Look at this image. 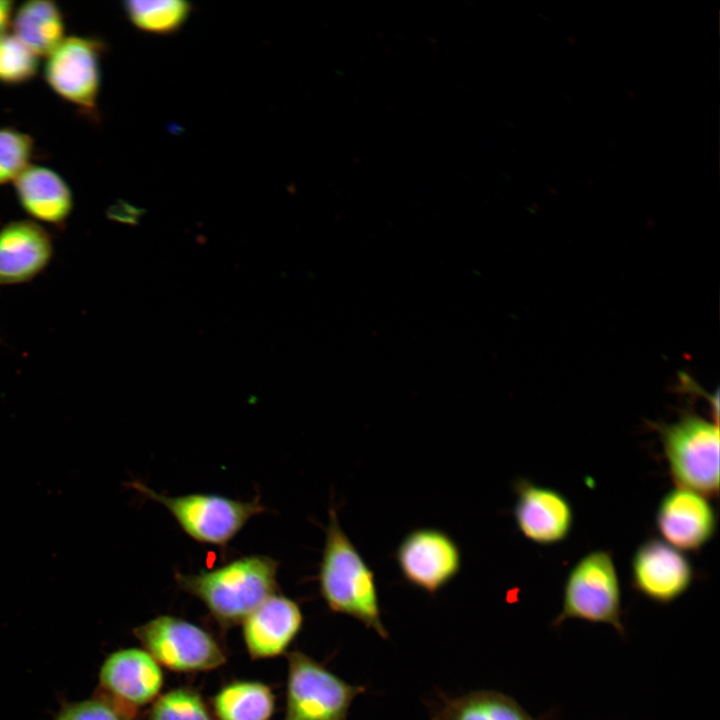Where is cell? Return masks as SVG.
<instances>
[{
  "instance_id": "6da1fadb",
  "label": "cell",
  "mask_w": 720,
  "mask_h": 720,
  "mask_svg": "<svg viewBox=\"0 0 720 720\" xmlns=\"http://www.w3.org/2000/svg\"><path fill=\"white\" fill-rule=\"evenodd\" d=\"M317 580L320 595L333 613L355 618L382 639L389 637L381 619L374 571L341 528L331 503Z\"/></svg>"
},
{
  "instance_id": "7a4b0ae2",
  "label": "cell",
  "mask_w": 720,
  "mask_h": 720,
  "mask_svg": "<svg viewBox=\"0 0 720 720\" xmlns=\"http://www.w3.org/2000/svg\"><path fill=\"white\" fill-rule=\"evenodd\" d=\"M279 562L260 554L242 556L213 569L175 574L178 587L199 599L221 628L243 620L277 593Z\"/></svg>"
},
{
  "instance_id": "3957f363",
  "label": "cell",
  "mask_w": 720,
  "mask_h": 720,
  "mask_svg": "<svg viewBox=\"0 0 720 720\" xmlns=\"http://www.w3.org/2000/svg\"><path fill=\"white\" fill-rule=\"evenodd\" d=\"M127 485L143 497L165 507L190 538L220 548H225L251 518L266 510L258 496L251 501L211 493L171 496L159 493L139 481Z\"/></svg>"
},
{
  "instance_id": "277c9868",
  "label": "cell",
  "mask_w": 720,
  "mask_h": 720,
  "mask_svg": "<svg viewBox=\"0 0 720 720\" xmlns=\"http://www.w3.org/2000/svg\"><path fill=\"white\" fill-rule=\"evenodd\" d=\"M622 616L621 586L611 554L603 550L586 554L568 573L561 612L552 627L577 619L610 625L624 637Z\"/></svg>"
},
{
  "instance_id": "5b68a950",
  "label": "cell",
  "mask_w": 720,
  "mask_h": 720,
  "mask_svg": "<svg viewBox=\"0 0 720 720\" xmlns=\"http://www.w3.org/2000/svg\"><path fill=\"white\" fill-rule=\"evenodd\" d=\"M674 482L680 488L713 496L719 490L718 423L686 413L672 424L657 425Z\"/></svg>"
},
{
  "instance_id": "8992f818",
  "label": "cell",
  "mask_w": 720,
  "mask_h": 720,
  "mask_svg": "<svg viewBox=\"0 0 720 720\" xmlns=\"http://www.w3.org/2000/svg\"><path fill=\"white\" fill-rule=\"evenodd\" d=\"M283 720H347L353 700L366 690L349 684L299 650L287 653Z\"/></svg>"
},
{
  "instance_id": "52a82bcc",
  "label": "cell",
  "mask_w": 720,
  "mask_h": 720,
  "mask_svg": "<svg viewBox=\"0 0 720 720\" xmlns=\"http://www.w3.org/2000/svg\"><path fill=\"white\" fill-rule=\"evenodd\" d=\"M134 634L160 666L174 672L211 671L227 660L224 647L210 632L176 616H157Z\"/></svg>"
},
{
  "instance_id": "ba28073f",
  "label": "cell",
  "mask_w": 720,
  "mask_h": 720,
  "mask_svg": "<svg viewBox=\"0 0 720 720\" xmlns=\"http://www.w3.org/2000/svg\"><path fill=\"white\" fill-rule=\"evenodd\" d=\"M105 43L96 37L67 36L46 57L44 79L50 89L93 120H98L101 59Z\"/></svg>"
},
{
  "instance_id": "9c48e42d",
  "label": "cell",
  "mask_w": 720,
  "mask_h": 720,
  "mask_svg": "<svg viewBox=\"0 0 720 720\" xmlns=\"http://www.w3.org/2000/svg\"><path fill=\"white\" fill-rule=\"evenodd\" d=\"M403 579L434 596L461 571L462 554L455 540L437 528H417L399 543L394 554Z\"/></svg>"
},
{
  "instance_id": "30bf717a",
  "label": "cell",
  "mask_w": 720,
  "mask_h": 720,
  "mask_svg": "<svg viewBox=\"0 0 720 720\" xmlns=\"http://www.w3.org/2000/svg\"><path fill=\"white\" fill-rule=\"evenodd\" d=\"M694 576L690 560L658 538L641 543L632 557L633 588L658 604H670L680 598L691 587Z\"/></svg>"
},
{
  "instance_id": "8fae6325",
  "label": "cell",
  "mask_w": 720,
  "mask_h": 720,
  "mask_svg": "<svg viewBox=\"0 0 720 720\" xmlns=\"http://www.w3.org/2000/svg\"><path fill=\"white\" fill-rule=\"evenodd\" d=\"M99 679L105 697L135 714L153 703L164 683L159 663L139 648L110 654L101 666Z\"/></svg>"
},
{
  "instance_id": "7c38bea8",
  "label": "cell",
  "mask_w": 720,
  "mask_h": 720,
  "mask_svg": "<svg viewBox=\"0 0 720 720\" xmlns=\"http://www.w3.org/2000/svg\"><path fill=\"white\" fill-rule=\"evenodd\" d=\"M513 487L516 494L513 516L525 538L539 545H553L567 538L574 515L563 494L526 479H518Z\"/></svg>"
},
{
  "instance_id": "4fadbf2b",
  "label": "cell",
  "mask_w": 720,
  "mask_h": 720,
  "mask_svg": "<svg viewBox=\"0 0 720 720\" xmlns=\"http://www.w3.org/2000/svg\"><path fill=\"white\" fill-rule=\"evenodd\" d=\"M656 526L671 546L698 551L714 536L717 517L705 496L678 487L661 499L656 512Z\"/></svg>"
},
{
  "instance_id": "5bb4252c",
  "label": "cell",
  "mask_w": 720,
  "mask_h": 720,
  "mask_svg": "<svg viewBox=\"0 0 720 720\" xmlns=\"http://www.w3.org/2000/svg\"><path fill=\"white\" fill-rule=\"evenodd\" d=\"M51 234L38 222L14 220L0 228V287L29 283L50 264Z\"/></svg>"
},
{
  "instance_id": "9a60e30c",
  "label": "cell",
  "mask_w": 720,
  "mask_h": 720,
  "mask_svg": "<svg viewBox=\"0 0 720 720\" xmlns=\"http://www.w3.org/2000/svg\"><path fill=\"white\" fill-rule=\"evenodd\" d=\"M243 639L254 660L285 654L303 625V613L293 599L274 593L241 623Z\"/></svg>"
},
{
  "instance_id": "2e32d148",
  "label": "cell",
  "mask_w": 720,
  "mask_h": 720,
  "mask_svg": "<svg viewBox=\"0 0 720 720\" xmlns=\"http://www.w3.org/2000/svg\"><path fill=\"white\" fill-rule=\"evenodd\" d=\"M23 211L35 222L60 230L73 210V195L67 182L51 168L30 165L13 182Z\"/></svg>"
},
{
  "instance_id": "e0dca14e",
  "label": "cell",
  "mask_w": 720,
  "mask_h": 720,
  "mask_svg": "<svg viewBox=\"0 0 720 720\" xmlns=\"http://www.w3.org/2000/svg\"><path fill=\"white\" fill-rule=\"evenodd\" d=\"M440 698L430 709L431 720H552L550 715L532 717L514 698L493 690Z\"/></svg>"
},
{
  "instance_id": "ac0fdd59",
  "label": "cell",
  "mask_w": 720,
  "mask_h": 720,
  "mask_svg": "<svg viewBox=\"0 0 720 720\" xmlns=\"http://www.w3.org/2000/svg\"><path fill=\"white\" fill-rule=\"evenodd\" d=\"M11 26L13 34L38 57H47L66 37L63 13L50 0H30L20 5Z\"/></svg>"
},
{
  "instance_id": "d6986e66",
  "label": "cell",
  "mask_w": 720,
  "mask_h": 720,
  "mask_svg": "<svg viewBox=\"0 0 720 720\" xmlns=\"http://www.w3.org/2000/svg\"><path fill=\"white\" fill-rule=\"evenodd\" d=\"M210 703L215 720H270L276 706L271 687L252 680L224 684Z\"/></svg>"
},
{
  "instance_id": "ffe728a7",
  "label": "cell",
  "mask_w": 720,
  "mask_h": 720,
  "mask_svg": "<svg viewBox=\"0 0 720 720\" xmlns=\"http://www.w3.org/2000/svg\"><path fill=\"white\" fill-rule=\"evenodd\" d=\"M123 9L137 29L170 34L179 30L187 21L192 6L180 0H131L123 3Z\"/></svg>"
},
{
  "instance_id": "44dd1931",
  "label": "cell",
  "mask_w": 720,
  "mask_h": 720,
  "mask_svg": "<svg viewBox=\"0 0 720 720\" xmlns=\"http://www.w3.org/2000/svg\"><path fill=\"white\" fill-rule=\"evenodd\" d=\"M147 720H214L202 695L190 687L160 694L151 704Z\"/></svg>"
},
{
  "instance_id": "7402d4cb",
  "label": "cell",
  "mask_w": 720,
  "mask_h": 720,
  "mask_svg": "<svg viewBox=\"0 0 720 720\" xmlns=\"http://www.w3.org/2000/svg\"><path fill=\"white\" fill-rule=\"evenodd\" d=\"M38 56L13 33L0 37V83L21 85L38 73Z\"/></svg>"
},
{
  "instance_id": "603a6c76",
  "label": "cell",
  "mask_w": 720,
  "mask_h": 720,
  "mask_svg": "<svg viewBox=\"0 0 720 720\" xmlns=\"http://www.w3.org/2000/svg\"><path fill=\"white\" fill-rule=\"evenodd\" d=\"M33 138L13 127H0V186L15 179L31 165Z\"/></svg>"
},
{
  "instance_id": "cb8c5ba5",
  "label": "cell",
  "mask_w": 720,
  "mask_h": 720,
  "mask_svg": "<svg viewBox=\"0 0 720 720\" xmlns=\"http://www.w3.org/2000/svg\"><path fill=\"white\" fill-rule=\"evenodd\" d=\"M136 716L101 696L67 706L56 720H136Z\"/></svg>"
},
{
  "instance_id": "d4e9b609",
  "label": "cell",
  "mask_w": 720,
  "mask_h": 720,
  "mask_svg": "<svg viewBox=\"0 0 720 720\" xmlns=\"http://www.w3.org/2000/svg\"><path fill=\"white\" fill-rule=\"evenodd\" d=\"M14 14V1L0 0V37L7 33Z\"/></svg>"
}]
</instances>
